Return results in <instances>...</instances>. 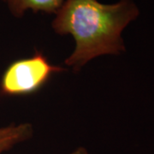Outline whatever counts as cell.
Here are the masks:
<instances>
[{
    "label": "cell",
    "mask_w": 154,
    "mask_h": 154,
    "mask_svg": "<svg viewBox=\"0 0 154 154\" xmlns=\"http://www.w3.org/2000/svg\"><path fill=\"white\" fill-rule=\"evenodd\" d=\"M139 16L133 0L110 5L99 0H64L51 26L57 34H70L75 41L65 64L78 71L94 57L125 51L122 33Z\"/></svg>",
    "instance_id": "6da1fadb"
},
{
    "label": "cell",
    "mask_w": 154,
    "mask_h": 154,
    "mask_svg": "<svg viewBox=\"0 0 154 154\" xmlns=\"http://www.w3.org/2000/svg\"><path fill=\"white\" fill-rule=\"evenodd\" d=\"M65 70L52 65L46 57L35 51L30 57L12 62L0 81V92L5 96H24L35 94L53 75Z\"/></svg>",
    "instance_id": "7a4b0ae2"
},
{
    "label": "cell",
    "mask_w": 154,
    "mask_h": 154,
    "mask_svg": "<svg viewBox=\"0 0 154 154\" xmlns=\"http://www.w3.org/2000/svg\"><path fill=\"white\" fill-rule=\"evenodd\" d=\"M5 4L11 14L16 17H22L26 11L31 10L33 13L45 12L56 14L64 0H1Z\"/></svg>",
    "instance_id": "3957f363"
},
{
    "label": "cell",
    "mask_w": 154,
    "mask_h": 154,
    "mask_svg": "<svg viewBox=\"0 0 154 154\" xmlns=\"http://www.w3.org/2000/svg\"><path fill=\"white\" fill-rule=\"evenodd\" d=\"M33 135L32 126L28 123L11 124L0 128V154L13 148L17 144L28 140Z\"/></svg>",
    "instance_id": "277c9868"
},
{
    "label": "cell",
    "mask_w": 154,
    "mask_h": 154,
    "mask_svg": "<svg viewBox=\"0 0 154 154\" xmlns=\"http://www.w3.org/2000/svg\"><path fill=\"white\" fill-rule=\"evenodd\" d=\"M69 154H90L87 151V149H85L84 147H79L76 150H75L74 152H72Z\"/></svg>",
    "instance_id": "5b68a950"
}]
</instances>
